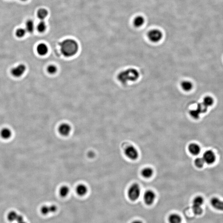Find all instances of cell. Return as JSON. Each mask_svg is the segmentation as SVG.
I'll use <instances>...</instances> for the list:
<instances>
[{"mask_svg":"<svg viewBox=\"0 0 223 223\" xmlns=\"http://www.w3.org/2000/svg\"><path fill=\"white\" fill-rule=\"evenodd\" d=\"M79 45L74 40L67 39L60 44L62 53L67 57H70L76 54L79 50Z\"/></svg>","mask_w":223,"mask_h":223,"instance_id":"6da1fadb","label":"cell"},{"mask_svg":"<svg viewBox=\"0 0 223 223\" xmlns=\"http://www.w3.org/2000/svg\"><path fill=\"white\" fill-rule=\"evenodd\" d=\"M140 77V73L136 69L129 68L121 73L118 76L119 80L123 84L129 82H135L138 80Z\"/></svg>","mask_w":223,"mask_h":223,"instance_id":"7a4b0ae2","label":"cell"},{"mask_svg":"<svg viewBox=\"0 0 223 223\" xmlns=\"http://www.w3.org/2000/svg\"><path fill=\"white\" fill-rule=\"evenodd\" d=\"M141 188L137 184H134L128 189V196L131 200L135 201L139 198L141 195Z\"/></svg>","mask_w":223,"mask_h":223,"instance_id":"3957f363","label":"cell"},{"mask_svg":"<svg viewBox=\"0 0 223 223\" xmlns=\"http://www.w3.org/2000/svg\"><path fill=\"white\" fill-rule=\"evenodd\" d=\"M204 203V199L200 196L196 197L192 201V210L196 215H200L203 212L202 205Z\"/></svg>","mask_w":223,"mask_h":223,"instance_id":"277c9868","label":"cell"},{"mask_svg":"<svg viewBox=\"0 0 223 223\" xmlns=\"http://www.w3.org/2000/svg\"><path fill=\"white\" fill-rule=\"evenodd\" d=\"M163 37V33L157 29L150 30L148 33V39L152 43L159 42L162 40Z\"/></svg>","mask_w":223,"mask_h":223,"instance_id":"5b68a950","label":"cell"},{"mask_svg":"<svg viewBox=\"0 0 223 223\" xmlns=\"http://www.w3.org/2000/svg\"><path fill=\"white\" fill-rule=\"evenodd\" d=\"M124 154L128 158L131 160H136L138 157V153L137 149L132 146H129L125 148Z\"/></svg>","mask_w":223,"mask_h":223,"instance_id":"8992f818","label":"cell"},{"mask_svg":"<svg viewBox=\"0 0 223 223\" xmlns=\"http://www.w3.org/2000/svg\"><path fill=\"white\" fill-rule=\"evenodd\" d=\"M156 199V194L155 192L151 190H148L145 192L143 196V200L145 203L147 205H151L155 202Z\"/></svg>","mask_w":223,"mask_h":223,"instance_id":"52a82bcc","label":"cell"},{"mask_svg":"<svg viewBox=\"0 0 223 223\" xmlns=\"http://www.w3.org/2000/svg\"><path fill=\"white\" fill-rule=\"evenodd\" d=\"M26 70V67L24 64H20L11 70V73L13 76L20 77L24 73Z\"/></svg>","mask_w":223,"mask_h":223,"instance_id":"ba28073f","label":"cell"},{"mask_svg":"<svg viewBox=\"0 0 223 223\" xmlns=\"http://www.w3.org/2000/svg\"><path fill=\"white\" fill-rule=\"evenodd\" d=\"M58 207L56 205H44L41 208L40 211L44 215H47L51 213H54L58 210Z\"/></svg>","mask_w":223,"mask_h":223,"instance_id":"9c48e42d","label":"cell"},{"mask_svg":"<svg viewBox=\"0 0 223 223\" xmlns=\"http://www.w3.org/2000/svg\"><path fill=\"white\" fill-rule=\"evenodd\" d=\"M72 128L71 126L67 123H63L59 126L58 131L61 136H67L70 134Z\"/></svg>","mask_w":223,"mask_h":223,"instance_id":"30bf717a","label":"cell"},{"mask_svg":"<svg viewBox=\"0 0 223 223\" xmlns=\"http://www.w3.org/2000/svg\"><path fill=\"white\" fill-rule=\"evenodd\" d=\"M203 158L205 163L209 164H213L216 160L215 155L213 152L211 150H207L203 154Z\"/></svg>","mask_w":223,"mask_h":223,"instance_id":"8fae6325","label":"cell"},{"mask_svg":"<svg viewBox=\"0 0 223 223\" xmlns=\"http://www.w3.org/2000/svg\"><path fill=\"white\" fill-rule=\"evenodd\" d=\"M88 192V188L85 184H81L77 185L76 188V192L79 196H86Z\"/></svg>","mask_w":223,"mask_h":223,"instance_id":"7c38bea8","label":"cell"},{"mask_svg":"<svg viewBox=\"0 0 223 223\" xmlns=\"http://www.w3.org/2000/svg\"><path fill=\"white\" fill-rule=\"evenodd\" d=\"M211 204L214 209L219 211H223V201L219 198L214 197L211 199Z\"/></svg>","mask_w":223,"mask_h":223,"instance_id":"4fadbf2b","label":"cell"},{"mask_svg":"<svg viewBox=\"0 0 223 223\" xmlns=\"http://www.w3.org/2000/svg\"><path fill=\"white\" fill-rule=\"evenodd\" d=\"M0 136L3 139L9 140L12 136V131L9 128H3L0 132Z\"/></svg>","mask_w":223,"mask_h":223,"instance_id":"5bb4252c","label":"cell"},{"mask_svg":"<svg viewBox=\"0 0 223 223\" xmlns=\"http://www.w3.org/2000/svg\"><path fill=\"white\" fill-rule=\"evenodd\" d=\"M181 87L184 92H189L192 90L193 87V85L191 81L188 80H184L181 82Z\"/></svg>","mask_w":223,"mask_h":223,"instance_id":"9a60e30c","label":"cell"},{"mask_svg":"<svg viewBox=\"0 0 223 223\" xmlns=\"http://www.w3.org/2000/svg\"><path fill=\"white\" fill-rule=\"evenodd\" d=\"M49 49L47 45L45 44H39L37 47V52L39 55L45 56L48 52Z\"/></svg>","mask_w":223,"mask_h":223,"instance_id":"2e32d148","label":"cell"},{"mask_svg":"<svg viewBox=\"0 0 223 223\" xmlns=\"http://www.w3.org/2000/svg\"><path fill=\"white\" fill-rule=\"evenodd\" d=\"M189 150L192 155H198L200 153V148L198 145L196 143H191L189 145Z\"/></svg>","mask_w":223,"mask_h":223,"instance_id":"e0dca14e","label":"cell"},{"mask_svg":"<svg viewBox=\"0 0 223 223\" xmlns=\"http://www.w3.org/2000/svg\"><path fill=\"white\" fill-rule=\"evenodd\" d=\"M182 218L179 214L173 213L168 217V221L169 223H181Z\"/></svg>","mask_w":223,"mask_h":223,"instance_id":"ac0fdd59","label":"cell"},{"mask_svg":"<svg viewBox=\"0 0 223 223\" xmlns=\"http://www.w3.org/2000/svg\"><path fill=\"white\" fill-rule=\"evenodd\" d=\"M70 189L67 185H63L59 189V196L62 198H65L69 194Z\"/></svg>","mask_w":223,"mask_h":223,"instance_id":"d6986e66","label":"cell"},{"mask_svg":"<svg viewBox=\"0 0 223 223\" xmlns=\"http://www.w3.org/2000/svg\"><path fill=\"white\" fill-rule=\"evenodd\" d=\"M153 170L150 167H146L141 171V174L146 178H150L153 174Z\"/></svg>","mask_w":223,"mask_h":223,"instance_id":"ffe728a7","label":"cell"},{"mask_svg":"<svg viewBox=\"0 0 223 223\" xmlns=\"http://www.w3.org/2000/svg\"><path fill=\"white\" fill-rule=\"evenodd\" d=\"M145 23V19L143 16H138L135 17L134 20V26L136 27H140L143 25Z\"/></svg>","mask_w":223,"mask_h":223,"instance_id":"44dd1931","label":"cell"},{"mask_svg":"<svg viewBox=\"0 0 223 223\" xmlns=\"http://www.w3.org/2000/svg\"><path fill=\"white\" fill-rule=\"evenodd\" d=\"M25 30L27 32L29 33H32L34 30V24L31 20L27 21L25 24Z\"/></svg>","mask_w":223,"mask_h":223,"instance_id":"7402d4cb","label":"cell"},{"mask_svg":"<svg viewBox=\"0 0 223 223\" xmlns=\"http://www.w3.org/2000/svg\"><path fill=\"white\" fill-rule=\"evenodd\" d=\"M214 103V100L213 98L212 97L207 96L204 98L202 103L205 107L208 108V107L212 106Z\"/></svg>","mask_w":223,"mask_h":223,"instance_id":"603a6c76","label":"cell"},{"mask_svg":"<svg viewBox=\"0 0 223 223\" xmlns=\"http://www.w3.org/2000/svg\"><path fill=\"white\" fill-rule=\"evenodd\" d=\"M48 15V12L46 9H41L38 10L37 13V16L40 20H43L45 19Z\"/></svg>","mask_w":223,"mask_h":223,"instance_id":"cb8c5ba5","label":"cell"},{"mask_svg":"<svg viewBox=\"0 0 223 223\" xmlns=\"http://www.w3.org/2000/svg\"><path fill=\"white\" fill-rule=\"evenodd\" d=\"M19 214L15 211H12L9 212L7 216L8 220L10 222L16 221Z\"/></svg>","mask_w":223,"mask_h":223,"instance_id":"d4e9b609","label":"cell"},{"mask_svg":"<svg viewBox=\"0 0 223 223\" xmlns=\"http://www.w3.org/2000/svg\"><path fill=\"white\" fill-rule=\"evenodd\" d=\"M46 29V25L43 20L40 22L37 25V30L39 32H44Z\"/></svg>","mask_w":223,"mask_h":223,"instance_id":"484cf974","label":"cell"},{"mask_svg":"<svg viewBox=\"0 0 223 223\" xmlns=\"http://www.w3.org/2000/svg\"><path fill=\"white\" fill-rule=\"evenodd\" d=\"M205 162L203 158L202 157H198L195 160V164L196 166L198 168H201L203 166Z\"/></svg>","mask_w":223,"mask_h":223,"instance_id":"4316f807","label":"cell"},{"mask_svg":"<svg viewBox=\"0 0 223 223\" xmlns=\"http://www.w3.org/2000/svg\"><path fill=\"white\" fill-rule=\"evenodd\" d=\"M27 31L25 28H19L17 29L16 31V36L18 38H22L24 37L26 34Z\"/></svg>","mask_w":223,"mask_h":223,"instance_id":"83f0119b","label":"cell"},{"mask_svg":"<svg viewBox=\"0 0 223 223\" xmlns=\"http://www.w3.org/2000/svg\"><path fill=\"white\" fill-rule=\"evenodd\" d=\"M57 70H58V69H57V67L54 65H49L48 67H47L48 72L51 74H55L56 73Z\"/></svg>","mask_w":223,"mask_h":223,"instance_id":"f1b7e54d","label":"cell"},{"mask_svg":"<svg viewBox=\"0 0 223 223\" xmlns=\"http://www.w3.org/2000/svg\"><path fill=\"white\" fill-rule=\"evenodd\" d=\"M190 114L192 118L195 119L199 118L200 114V113L196 109L192 110L190 111Z\"/></svg>","mask_w":223,"mask_h":223,"instance_id":"f546056e","label":"cell"},{"mask_svg":"<svg viewBox=\"0 0 223 223\" xmlns=\"http://www.w3.org/2000/svg\"><path fill=\"white\" fill-rule=\"evenodd\" d=\"M88 157H90V158H93V157H94L95 156L94 153L93 152L90 151L88 153Z\"/></svg>","mask_w":223,"mask_h":223,"instance_id":"4dcf8cb0","label":"cell"},{"mask_svg":"<svg viewBox=\"0 0 223 223\" xmlns=\"http://www.w3.org/2000/svg\"><path fill=\"white\" fill-rule=\"evenodd\" d=\"M131 223H143V222L141 220H136L134 221Z\"/></svg>","mask_w":223,"mask_h":223,"instance_id":"1f68e13d","label":"cell"},{"mask_svg":"<svg viewBox=\"0 0 223 223\" xmlns=\"http://www.w3.org/2000/svg\"><path fill=\"white\" fill-rule=\"evenodd\" d=\"M17 223H27L24 220L22 221H20V222H17Z\"/></svg>","mask_w":223,"mask_h":223,"instance_id":"d6a6232c","label":"cell"},{"mask_svg":"<svg viewBox=\"0 0 223 223\" xmlns=\"http://www.w3.org/2000/svg\"><path fill=\"white\" fill-rule=\"evenodd\" d=\"M22 1H27V0H21Z\"/></svg>","mask_w":223,"mask_h":223,"instance_id":"836d02e7","label":"cell"}]
</instances>
